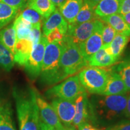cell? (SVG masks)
I'll return each mask as SVG.
<instances>
[{"label": "cell", "mask_w": 130, "mask_h": 130, "mask_svg": "<svg viewBox=\"0 0 130 130\" xmlns=\"http://www.w3.org/2000/svg\"><path fill=\"white\" fill-rule=\"evenodd\" d=\"M14 63L13 54L0 42V68L9 72L13 68Z\"/></svg>", "instance_id": "obj_28"}, {"label": "cell", "mask_w": 130, "mask_h": 130, "mask_svg": "<svg viewBox=\"0 0 130 130\" xmlns=\"http://www.w3.org/2000/svg\"><path fill=\"white\" fill-rule=\"evenodd\" d=\"M128 41L129 37L117 33L109 45L102 46L104 47L107 52L118 61L125 49Z\"/></svg>", "instance_id": "obj_21"}, {"label": "cell", "mask_w": 130, "mask_h": 130, "mask_svg": "<svg viewBox=\"0 0 130 130\" xmlns=\"http://www.w3.org/2000/svg\"><path fill=\"white\" fill-rule=\"evenodd\" d=\"M90 1L93 3L95 6H96V5L98 4V3L100 2V1H101V0H90Z\"/></svg>", "instance_id": "obj_41"}, {"label": "cell", "mask_w": 130, "mask_h": 130, "mask_svg": "<svg viewBox=\"0 0 130 130\" xmlns=\"http://www.w3.org/2000/svg\"><path fill=\"white\" fill-rule=\"evenodd\" d=\"M13 25L15 28L17 40L29 39L31 32L32 25L27 22L19 15L15 19Z\"/></svg>", "instance_id": "obj_25"}, {"label": "cell", "mask_w": 130, "mask_h": 130, "mask_svg": "<svg viewBox=\"0 0 130 130\" xmlns=\"http://www.w3.org/2000/svg\"><path fill=\"white\" fill-rule=\"evenodd\" d=\"M103 25L104 23L101 21L93 33L87 39L79 45V50L87 61L103 45L102 40V30Z\"/></svg>", "instance_id": "obj_11"}, {"label": "cell", "mask_w": 130, "mask_h": 130, "mask_svg": "<svg viewBox=\"0 0 130 130\" xmlns=\"http://www.w3.org/2000/svg\"><path fill=\"white\" fill-rule=\"evenodd\" d=\"M96 6L90 0H83L82 7L75 19L72 24L73 25L88 22V21L98 19L94 13V9Z\"/></svg>", "instance_id": "obj_22"}, {"label": "cell", "mask_w": 130, "mask_h": 130, "mask_svg": "<svg viewBox=\"0 0 130 130\" xmlns=\"http://www.w3.org/2000/svg\"><path fill=\"white\" fill-rule=\"evenodd\" d=\"M48 43L46 37L42 35L39 43L33 47L28 60L24 64L26 72L31 79H35L40 76L45 48Z\"/></svg>", "instance_id": "obj_8"}, {"label": "cell", "mask_w": 130, "mask_h": 130, "mask_svg": "<svg viewBox=\"0 0 130 130\" xmlns=\"http://www.w3.org/2000/svg\"><path fill=\"white\" fill-rule=\"evenodd\" d=\"M130 13V0H121L119 13L122 15Z\"/></svg>", "instance_id": "obj_35"}, {"label": "cell", "mask_w": 130, "mask_h": 130, "mask_svg": "<svg viewBox=\"0 0 130 130\" xmlns=\"http://www.w3.org/2000/svg\"><path fill=\"white\" fill-rule=\"evenodd\" d=\"M108 76V69L98 67L85 68L78 77L85 90L93 95H102L105 90Z\"/></svg>", "instance_id": "obj_5"}, {"label": "cell", "mask_w": 130, "mask_h": 130, "mask_svg": "<svg viewBox=\"0 0 130 130\" xmlns=\"http://www.w3.org/2000/svg\"><path fill=\"white\" fill-rule=\"evenodd\" d=\"M16 42L17 37L13 23L0 31V42L4 45L13 56Z\"/></svg>", "instance_id": "obj_23"}, {"label": "cell", "mask_w": 130, "mask_h": 130, "mask_svg": "<svg viewBox=\"0 0 130 130\" xmlns=\"http://www.w3.org/2000/svg\"><path fill=\"white\" fill-rule=\"evenodd\" d=\"M0 130H16L12 102L2 93H0Z\"/></svg>", "instance_id": "obj_12"}, {"label": "cell", "mask_w": 130, "mask_h": 130, "mask_svg": "<svg viewBox=\"0 0 130 130\" xmlns=\"http://www.w3.org/2000/svg\"><path fill=\"white\" fill-rule=\"evenodd\" d=\"M120 77L125 84L128 91L130 92V58H127L112 68Z\"/></svg>", "instance_id": "obj_27"}, {"label": "cell", "mask_w": 130, "mask_h": 130, "mask_svg": "<svg viewBox=\"0 0 130 130\" xmlns=\"http://www.w3.org/2000/svg\"><path fill=\"white\" fill-rule=\"evenodd\" d=\"M13 96L15 101L19 130L39 129V112L35 89L30 87H14Z\"/></svg>", "instance_id": "obj_2"}, {"label": "cell", "mask_w": 130, "mask_h": 130, "mask_svg": "<svg viewBox=\"0 0 130 130\" xmlns=\"http://www.w3.org/2000/svg\"><path fill=\"white\" fill-rule=\"evenodd\" d=\"M90 122L108 127L125 116L127 96L125 95H93L90 98Z\"/></svg>", "instance_id": "obj_1"}, {"label": "cell", "mask_w": 130, "mask_h": 130, "mask_svg": "<svg viewBox=\"0 0 130 130\" xmlns=\"http://www.w3.org/2000/svg\"><path fill=\"white\" fill-rule=\"evenodd\" d=\"M60 63L67 77L78 72L88 65V61L83 56L79 46L64 39Z\"/></svg>", "instance_id": "obj_4"}, {"label": "cell", "mask_w": 130, "mask_h": 130, "mask_svg": "<svg viewBox=\"0 0 130 130\" xmlns=\"http://www.w3.org/2000/svg\"><path fill=\"white\" fill-rule=\"evenodd\" d=\"M83 0H64L58 10L69 24L74 22L81 7Z\"/></svg>", "instance_id": "obj_16"}, {"label": "cell", "mask_w": 130, "mask_h": 130, "mask_svg": "<svg viewBox=\"0 0 130 130\" xmlns=\"http://www.w3.org/2000/svg\"><path fill=\"white\" fill-rule=\"evenodd\" d=\"M43 23V35L47 36L50 32L56 28L60 29L66 34L68 23L65 21L58 9L52 13L48 18L45 19Z\"/></svg>", "instance_id": "obj_15"}, {"label": "cell", "mask_w": 130, "mask_h": 130, "mask_svg": "<svg viewBox=\"0 0 130 130\" xmlns=\"http://www.w3.org/2000/svg\"><path fill=\"white\" fill-rule=\"evenodd\" d=\"M98 19L84 22L78 25L68 24V30L64 37V40L71 42L79 46L83 42L89 38L101 22Z\"/></svg>", "instance_id": "obj_7"}, {"label": "cell", "mask_w": 130, "mask_h": 130, "mask_svg": "<svg viewBox=\"0 0 130 130\" xmlns=\"http://www.w3.org/2000/svg\"><path fill=\"white\" fill-rule=\"evenodd\" d=\"M127 92L125 84L119 75L112 68L108 69L106 86L102 95H125Z\"/></svg>", "instance_id": "obj_14"}, {"label": "cell", "mask_w": 130, "mask_h": 130, "mask_svg": "<svg viewBox=\"0 0 130 130\" xmlns=\"http://www.w3.org/2000/svg\"><path fill=\"white\" fill-rule=\"evenodd\" d=\"M75 114L72 125L75 128H78L81 123L90 122V105L87 92L80 94L75 101Z\"/></svg>", "instance_id": "obj_13"}, {"label": "cell", "mask_w": 130, "mask_h": 130, "mask_svg": "<svg viewBox=\"0 0 130 130\" xmlns=\"http://www.w3.org/2000/svg\"><path fill=\"white\" fill-rule=\"evenodd\" d=\"M123 18H124L125 20L127 23L130 25V13L128 14H125V15H122Z\"/></svg>", "instance_id": "obj_40"}, {"label": "cell", "mask_w": 130, "mask_h": 130, "mask_svg": "<svg viewBox=\"0 0 130 130\" xmlns=\"http://www.w3.org/2000/svg\"><path fill=\"white\" fill-rule=\"evenodd\" d=\"M51 1L56 7H59L63 4L64 0H51Z\"/></svg>", "instance_id": "obj_39"}, {"label": "cell", "mask_w": 130, "mask_h": 130, "mask_svg": "<svg viewBox=\"0 0 130 130\" xmlns=\"http://www.w3.org/2000/svg\"><path fill=\"white\" fill-rule=\"evenodd\" d=\"M117 32L108 24H104L103 28L102 30V40L103 45H109L115 38Z\"/></svg>", "instance_id": "obj_30"}, {"label": "cell", "mask_w": 130, "mask_h": 130, "mask_svg": "<svg viewBox=\"0 0 130 130\" xmlns=\"http://www.w3.org/2000/svg\"><path fill=\"white\" fill-rule=\"evenodd\" d=\"M51 105L65 128L73 126V120L75 114V101L54 98L52 99Z\"/></svg>", "instance_id": "obj_9"}, {"label": "cell", "mask_w": 130, "mask_h": 130, "mask_svg": "<svg viewBox=\"0 0 130 130\" xmlns=\"http://www.w3.org/2000/svg\"><path fill=\"white\" fill-rule=\"evenodd\" d=\"M33 49V43L29 39L17 40L14 48V58L15 63L24 66Z\"/></svg>", "instance_id": "obj_17"}, {"label": "cell", "mask_w": 130, "mask_h": 130, "mask_svg": "<svg viewBox=\"0 0 130 130\" xmlns=\"http://www.w3.org/2000/svg\"><path fill=\"white\" fill-rule=\"evenodd\" d=\"M18 12V10L0 1V28L4 27L15 18Z\"/></svg>", "instance_id": "obj_26"}, {"label": "cell", "mask_w": 130, "mask_h": 130, "mask_svg": "<svg viewBox=\"0 0 130 130\" xmlns=\"http://www.w3.org/2000/svg\"><path fill=\"white\" fill-rule=\"evenodd\" d=\"M101 19L105 23L111 26L117 33L130 37V25L126 22L122 14H112L101 18Z\"/></svg>", "instance_id": "obj_18"}, {"label": "cell", "mask_w": 130, "mask_h": 130, "mask_svg": "<svg viewBox=\"0 0 130 130\" xmlns=\"http://www.w3.org/2000/svg\"><path fill=\"white\" fill-rule=\"evenodd\" d=\"M118 60L107 52L104 46L93 55L88 61L90 66L98 68L108 67L116 63Z\"/></svg>", "instance_id": "obj_20"}, {"label": "cell", "mask_w": 130, "mask_h": 130, "mask_svg": "<svg viewBox=\"0 0 130 130\" xmlns=\"http://www.w3.org/2000/svg\"><path fill=\"white\" fill-rule=\"evenodd\" d=\"M125 117L130 118V95L127 97V103H126Z\"/></svg>", "instance_id": "obj_38"}, {"label": "cell", "mask_w": 130, "mask_h": 130, "mask_svg": "<svg viewBox=\"0 0 130 130\" xmlns=\"http://www.w3.org/2000/svg\"><path fill=\"white\" fill-rule=\"evenodd\" d=\"M19 15L21 16L22 19H24L27 22H30L32 25L42 24V22H43L45 19L36 11L28 7H27L26 9L23 10Z\"/></svg>", "instance_id": "obj_29"}, {"label": "cell", "mask_w": 130, "mask_h": 130, "mask_svg": "<svg viewBox=\"0 0 130 130\" xmlns=\"http://www.w3.org/2000/svg\"><path fill=\"white\" fill-rule=\"evenodd\" d=\"M29 1L30 0H0L1 2L18 10L27 7Z\"/></svg>", "instance_id": "obj_33"}, {"label": "cell", "mask_w": 130, "mask_h": 130, "mask_svg": "<svg viewBox=\"0 0 130 130\" xmlns=\"http://www.w3.org/2000/svg\"><path fill=\"white\" fill-rule=\"evenodd\" d=\"M86 92L79 81L78 75L71 76L61 83L48 89L45 93L48 98H58L75 101L80 94Z\"/></svg>", "instance_id": "obj_6"}, {"label": "cell", "mask_w": 130, "mask_h": 130, "mask_svg": "<svg viewBox=\"0 0 130 130\" xmlns=\"http://www.w3.org/2000/svg\"><path fill=\"white\" fill-rule=\"evenodd\" d=\"M106 130H130V121L121 120L107 127Z\"/></svg>", "instance_id": "obj_34"}, {"label": "cell", "mask_w": 130, "mask_h": 130, "mask_svg": "<svg viewBox=\"0 0 130 130\" xmlns=\"http://www.w3.org/2000/svg\"><path fill=\"white\" fill-rule=\"evenodd\" d=\"M36 101L39 112L40 120L49 126L58 130H65L53 106L36 92Z\"/></svg>", "instance_id": "obj_10"}, {"label": "cell", "mask_w": 130, "mask_h": 130, "mask_svg": "<svg viewBox=\"0 0 130 130\" xmlns=\"http://www.w3.org/2000/svg\"><path fill=\"white\" fill-rule=\"evenodd\" d=\"M65 130H77L75 129V128L74 127V126H70V127H68V128H65Z\"/></svg>", "instance_id": "obj_42"}, {"label": "cell", "mask_w": 130, "mask_h": 130, "mask_svg": "<svg viewBox=\"0 0 130 130\" xmlns=\"http://www.w3.org/2000/svg\"><path fill=\"white\" fill-rule=\"evenodd\" d=\"M41 24H37L32 25V26L30 40H31L33 43V47H35L39 43L41 38Z\"/></svg>", "instance_id": "obj_32"}, {"label": "cell", "mask_w": 130, "mask_h": 130, "mask_svg": "<svg viewBox=\"0 0 130 130\" xmlns=\"http://www.w3.org/2000/svg\"><path fill=\"white\" fill-rule=\"evenodd\" d=\"M27 7L35 10L44 19L48 18L56 9L51 0H30Z\"/></svg>", "instance_id": "obj_24"}, {"label": "cell", "mask_w": 130, "mask_h": 130, "mask_svg": "<svg viewBox=\"0 0 130 130\" xmlns=\"http://www.w3.org/2000/svg\"><path fill=\"white\" fill-rule=\"evenodd\" d=\"M63 42L46 45L40 74V81L43 84L53 85L67 78L60 63Z\"/></svg>", "instance_id": "obj_3"}, {"label": "cell", "mask_w": 130, "mask_h": 130, "mask_svg": "<svg viewBox=\"0 0 130 130\" xmlns=\"http://www.w3.org/2000/svg\"><path fill=\"white\" fill-rule=\"evenodd\" d=\"M39 130H58L56 129V128L52 127L51 126H49L46 125V123H43L40 120L39 123Z\"/></svg>", "instance_id": "obj_37"}, {"label": "cell", "mask_w": 130, "mask_h": 130, "mask_svg": "<svg viewBox=\"0 0 130 130\" xmlns=\"http://www.w3.org/2000/svg\"><path fill=\"white\" fill-rule=\"evenodd\" d=\"M65 35L66 34H64L62 31L58 28H56L50 32V34L46 37L48 43L61 42L64 40Z\"/></svg>", "instance_id": "obj_31"}, {"label": "cell", "mask_w": 130, "mask_h": 130, "mask_svg": "<svg viewBox=\"0 0 130 130\" xmlns=\"http://www.w3.org/2000/svg\"><path fill=\"white\" fill-rule=\"evenodd\" d=\"M121 0H101L96 6L94 13L98 18L119 13Z\"/></svg>", "instance_id": "obj_19"}, {"label": "cell", "mask_w": 130, "mask_h": 130, "mask_svg": "<svg viewBox=\"0 0 130 130\" xmlns=\"http://www.w3.org/2000/svg\"><path fill=\"white\" fill-rule=\"evenodd\" d=\"M78 130H100L95 128L93 125H92L89 122H83L79 125L78 126Z\"/></svg>", "instance_id": "obj_36"}]
</instances>
